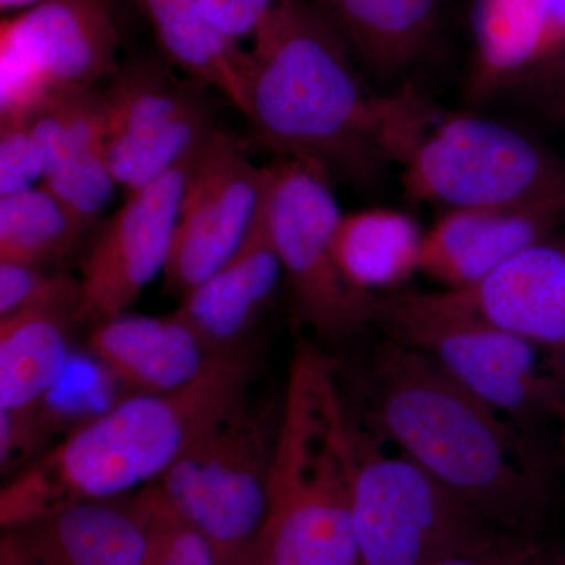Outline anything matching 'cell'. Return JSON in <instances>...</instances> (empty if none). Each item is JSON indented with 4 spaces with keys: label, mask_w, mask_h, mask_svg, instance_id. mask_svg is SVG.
<instances>
[{
    "label": "cell",
    "mask_w": 565,
    "mask_h": 565,
    "mask_svg": "<svg viewBox=\"0 0 565 565\" xmlns=\"http://www.w3.org/2000/svg\"><path fill=\"white\" fill-rule=\"evenodd\" d=\"M252 39L243 115L267 150L356 184L399 162L430 104L412 90H370L351 44L318 6L280 0Z\"/></svg>",
    "instance_id": "1"
},
{
    "label": "cell",
    "mask_w": 565,
    "mask_h": 565,
    "mask_svg": "<svg viewBox=\"0 0 565 565\" xmlns=\"http://www.w3.org/2000/svg\"><path fill=\"white\" fill-rule=\"evenodd\" d=\"M256 371L258 353L248 344L214 353L191 384L131 394L82 423L2 487V526L17 530L61 505L154 484L212 419L247 396Z\"/></svg>",
    "instance_id": "2"
},
{
    "label": "cell",
    "mask_w": 565,
    "mask_h": 565,
    "mask_svg": "<svg viewBox=\"0 0 565 565\" xmlns=\"http://www.w3.org/2000/svg\"><path fill=\"white\" fill-rule=\"evenodd\" d=\"M370 377L375 422L404 456L493 525L527 534L544 489L494 408L390 338L375 349Z\"/></svg>",
    "instance_id": "3"
},
{
    "label": "cell",
    "mask_w": 565,
    "mask_h": 565,
    "mask_svg": "<svg viewBox=\"0 0 565 565\" xmlns=\"http://www.w3.org/2000/svg\"><path fill=\"white\" fill-rule=\"evenodd\" d=\"M352 426L326 356L300 344L278 419L258 541L267 565H360Z\"/></svg>",
    "instance_id": "4"
},
{
    "label": "cell",
    "mask_w": 565,
    "mask_h": 565,
    "mask_svg": "<svg viewBox=\"0 0 565 565\" xmlns=\"http://www.w3.org/2000/svg\"><path fill=\"white\" fill-rule=\"evenodd\" d=\"M374 323L390 340L426 353L498 414L531 418L563 411L564 366L544 360L556 351L465 310L445 289L379 294Z\"/></svg>",
    "instance_id": "5"
},
{
    "label": "cell",
    "mask_w": 565,
    "mask_h": 565,
    "mask_svg": "<svg viewBox=\"0 0 565 565\" xmlns=\"http://www.w3.org/2000/svg\"><path fill=\"white\" fill-rule=\"evenodd\" d=\"M399 166L408 196L446 211L565 212V163L533 137L492 118L430 110Z\"/></svg>",
    "instance_id": "6"
},
{
    "label": "cell",
    "mask_w": 565,
    "mask_h": 565,
    "mask_svg": "<svg viewBox=\"0 0 565 565\" xmlns=\"http://www.w3.org/2000/svg\"><path fill=\"white\" fill-rule=\"evenodd\" d=\"M352 511L360 565H434L509 534L407 456L352 426Z\"/></svg>",
    "instance_id": "7"
},
{
    "label": "cell",
    "mask_w": 565,
    "mask_h": 565,
    "mask_svg": "<svg viewBox=\"0 0 565 565\" xmlns=\"http://www.w3.org/2000/svg\"><path fill=\"white\" fill-rule=\"evenodd\" d=\"M278 419L244 396L212 419L154 482L217 552L218 559L258 544L267 508Z\"/></svg>",
    "instance_id": "8"
},
{
    "label": "cell",
    "mask_w": 565,
    "mask_h": 565,
    "mask_svg": "<svg viewBox=\"0 0 565 565\" xmlns=\"http://www.w3.org/2000/svg\"><path fill=\"white\" fill-rule=\"evenodd\" d=\"M264 212L297 313L321 340L344 341L375 322L379 294L356 291L333 255L341 212L332 174L303 159L267 167Z\"/></svg>",
    "instance_id": "9"
},
{
    "label": "cell",
    "mask_w": 565,
    "mask_h": 565,
    "mask_svg": "<svg viewBox=\"0 0 565 565\" xmlns=\"http://www.w3.org/2000/svg\"><path fill=\"white\" fill-rule=\"evenodd\" d=\"M107 0L32 7L0 24V118H32L52 99L92 90L117 70Z\"/></svg>",
    "instance_id": "10"
},
{
    "label": "cell",
    "mask_w": 565,
    "mask_h": 565,
    "mask_svg": "<svg viewBox=\"0 0 565 565\" xmlns=\"http://www.w3.org/2000/svg\"><path fill=\"white\" fill-rule=\"evenodd\" d=\"M267 167L252 161L232 134L215 129L196 151L180 204L166 285L185 294L228 262L262 211Z\"/></svg>",
    "instance_id": "11"
},
{
    "label": "cell",
    "mask_w": 565,
    "mask_h": 565,
    "mask_svg": "<svg viewBox=\"0 0 565 565\" xmlns=\"http://www.w3.org/2000/svg\"><path fill=\"white\" fill-rule=\"evenodd\" d=\"M195 154L128 195L111 215L85 256L76 321L96 326L125 315L156 275L166 270Z\"/></svg>",
    "instance_id": "12"
},
{
    "label": "cell",
    "mask_w": 565,
    "mask_h": 565,
    "mask_svg": "<svg viewBox=\"0 0 565 565\" xmlns=\"http://www.w3.org/2000/svg\"><path fill=\"white\" fill-rule=\"evenodd\" d=\"M470 32L473 57L465 95L471 104L563 74L565 0H473Z\"/></svg>",
    "instance_id": "13"
},
{
    "label": "cell",
    "mask_w": 565,
    "mask_h": 565,
    "mask_svg": "<svg viewBox=\"0 0 565 565\" xmlns=\"http://www.w3.org/2000/svg\"><path fill=\"white\" fill-rule=\"evenodd\" d=\"M31 129L41 185L92 226L117 188L107 162L104 96L93 88L58 96L33 115Z\"/></svg>",
    "instance_id": "14"
},
{
    "label": "cell",
    "mask_w": 565,
    "mask_h": 565,
    "mask_svg": "<svg viewBox=\"0 0 565 565\" xmlns=\"http://www.w3.org/2000/svg\"><path fill=\"white\" fill-rule=\"evenodd\" d=\"M445 291L493 326L565 352V236L531 245L475 285Z\"/></svg>",
    "instance_id": "15"
},
{
    "label": "cell",
    "mask_w": 565,
    "mask_h": 565,
    "mask_svg": "<svg viewBox=\"0 0 565 565\" xmlns=\"http://www.w3.org/2000/svg\"><path fill=\"white\" fill-rule=\"evenodd\" d=\"M565 212L550 207H470L446 211L424 234L419 273L462 289L531 245L555 236Z\"/></svg>",
    "instance_id": "16"
},
{
    "label": "cell",
    "mask_w": 565,
    "mask_h": 565,
    "mask_svg": "<svg viewBox=\"0 0 565 565\" xmlns=\"http://www.w3.org/2000/svg\"><path fill=\"white\" fill-rule=\"evenodd\" d=\"M266 195V193H264ZM282 267L262 211L241 247L217 273L200 282L173 311L210 355L247 344L250 330L277 292Z\"/></svg>",
    "instance_id": "17"
},
{
    "label": "cell",
    "mask_w": 565,
    "mask_h": 565,
    "mask_svg": "<svg viewBox=\"0 0 565 565\" xmlns=\"http://www.w3.org/2000/svg\"><path fill=\"white\" fill-rule=\"evenodd\" d=\"M87 351L132 394H161L191 384L212 355L177 315H120L93 326Z\"/></svg>",
    "instance_id": "18"
},
{
    "label": "cell",
    "mask_w": 565,
    "mask_h": 565,
    "mask_svg": "<svg viewBox=\"0 0 565 565\" xmlns=\"http://www.w3.org/2000/svg\"><path fill=\"white\" fill-rule=\"evenodd\" d=\"M11 531L36 565H143L150 535L147 498L140 492L128 503L76 501Z\"/></svg>",
    "instance_id": "19"
},
{
    "label": "cell",
    "mask_w": 565,
    "mask_h": 565,
    "mask_svg": "<svg viewBox=\"0 0 565 565\" xmlns=\"http://www.w3.org/2000/svg\"><path fill=\"white\" fill-rule=\"evenodd\" d=\"M316 6L367 68L393 79L429 50L445 0H319Z\"/></svg>",
    "instance_id": "20"
},
{
    "label": "cell",
    "mask_w": 565,
    "mask_h": 565,
    "mask_svg": "<svg viewBox=\"0 0 565 565\" xmlns=\"http://www.w3.org/2000/svg\"><path fill=\"white\" fill-rule=\"evenodd\" d=\"M424 234L415 218L401 211L349 212L334 232V262L353 289L377 294L419 273Z\"/></svg>",
    "instance_id": "21"
},
{
    "label": "cell",
    "mask_w": 565,
    "mask_h": 565,
    "mask_svg": "<svg viewBox=\"0 0 565 565\" xmlns=\"http://www.w3.org/2000/svg\"><path fill=\"white\" fill-rule=\"evenodd\" d=\"M71 315L22 310L0 316V411L46 401L70 362Z\"/></svg>",
    "instance_id": "22"
},
{
    "label": "cell",
    "mask_w": 565,
    "mask_h": 565,
    "mask_svg": "<svg viewBox=\"0 0 565 565\" xmlns=\"http://www.w3.org/2000/svg\"><path fill=\"white\" fill-rule=\"evenodd\" d=\"M169 61L204 87L222 92L243 114L245 51L223 36L200 0H137Z\"/></svg>",
    "instance_id": "23"
},
{
    "label": "cell",
    "mask_w": 565,
    "mask_h": 565,
    "mask_svg": "<svg viewBox=\"0 0 565 565\" xmlns=\"http://www.w3.org/2000/svg\"><path fill=\"white\" fill-rule=\"evenodd\" d=\"M90 225L44 185L0 196V262L43 267L76 250Z\"/></svg>",
    "instance_id": "24"
},
{
    "label": "cell",
    "mask_w": 565,
    "mask_h": 565,
    "mask_svg": "<svg viewBox=\"0 0 565 565\" xmlns=\"http://www.w3.org/2000/svg\"><path fill=\"white\" fill-rule=\"evenodd\" d=\"M203 103L199 93L158 66L134 65L118 74L104 95L107 141L154 136Z\"/></svg>",
    "instance_id": "25"
},
{
    "label": "cell",
    "mask_w": 565,
    "mask_h": 565,
    "mask_svg": "<svg viewBox=\"0 0 565 565\" xmlns=\"http://www.w3.org/2000/svg\"><path fill=\"white\" fill-rule=\"evenodd\" d=\"M148 552L143 565H221L214 546L167 503L158 487H145Z\"/></svg>",
    "instance_id": "26"
},
{
    "label": "cell",
    "mask_w": 565,
    "mask_h": 565,
    "mask_svg": "<svg viewBox=\"0 0 565 565\" xmlns=\"http://www.w3.org/2000/svg\"><path fill=\"white\" fill-rule=\"evenodd\" d=\"M81 281L43 267L0 262V316L22 310L62 311L77 318Z\"/></svg>",
    "instance_id": "27"
},
{
    "label": "cell",
    "mask_w": 565,
    "mask_h": 565,
    "mask_svg": "<svg viewBox=\"0 0 565 565\" xmlns=\"http://www.w3.org/2000/svg\"><path fill=\"white\" fill-rule=\"evenodd\" d=\"M43 181L31 118H0V196L36 188Z\"/></svg>",
    "instance_id": "28"
},
{
    "label": "cell",
    "mask_w": 565,
    "mask_h": 565,
    "mask_svg": "<svg viewBox=\"0 0 565 565\" xmlns=\"http://www.w3.org/2000/svg\"><path fill=\"white\" fill-rule=\"evenodd\" d=\"M51 415L44 403L22 411H0V467L2 473L17 470L43 441Z\"/></svg>",
    "instance_id": "29"
},
{
    "label": "cell",
    "mask_w": 565,
    "mask_h": 565,
    "mask_svg": "<svg viewBox=\"0 0 565 565\" xmlns=\"http://www.w3.org/2000/svg\"><path fill=\"white\" fill-rule=\"evenodd\" d=\"M278 2L280 0H200V6L211 24L237 43L244 36H253Z\"/></svg>",
    "instance_id": "30"
},
{
    "label": "cell",
    "mask_w": 565,
    "mask_h": 565,
    "mask_svg": "<svg viewBox=\"0 0 565 565\" xmlns=\"http://www.w3.org/2000/svg\"><path fill=\"white\" fill-rule=\"evenodd\" d=\"M541 555V545L530 534L509 533L497 544L434 565H531Z\"/></svg>",
    "instance_id": "31"
},
{
    "label": "cell",
    "mask_w": 565,
    "mask_h": 565,
    "mask_svg": "<svg viewBox=\"0 0 565 565\" xmlns=\"http://www.w3.org/2000/svg\"><path fill=\"white\" fill-rule=\"evenodd\" d=\"M218 563L221 565H267L258 544L244 550V552L236 553V555L222 557Z\"/></svg>",
    "instance_id": "32"
},
{
    "label": "cell",
    "mask_w": 565,
    "mask_h": 565,
    "mask_svg": "<svg viewBox=\"0 0 565 565\" xmlns=\"http://www.w3.org/2000/svg\"><path fill=\"white\" fill-rule=\"evenodd\" d=\"M51 2H73V0H0V9L7 10H22L32 9V7L43 6V3Z\"/></svg>",
    "instance_id": "33"
},
{
    "label": "cell",
    "mask_w": 565,
    "mask_h": 565,
    "mask_svg": "<svg viewBox=\"0 0 565 565\" xmlns=\"http://www.w3.org/2000/svg\"><path fill=\"white\" fill-rule=\"evenodd\" d=\"M531 565H565V557H559V559H553V561H550V563H545V564H535V561H534V563Z\"/></svg>",
    "instance_id": "34"
},
{
    "label": "cell",
    "mask_w": 565,
    "mask_h": 565,
    "mask_svg": "<svg viewBox=\"0 0 565 565\" xmlns=\"http://www.w3.org/2000/svg\"><path fill=\"white\" fill-rule=\"evenodd\" d=\"M561 418H563V422H564V446H565V404H564L563 411H561Z\"/></svg>",
    "instance_id": "35"
},
{
    "label": "cell",
    "mask_w": 565,
    "mask_h": 565,
    "mask_svg": "<svg viewBox=\"0 0 565 565\" xmlns=\"http://www.w3.org/2000/svg\"><path fill=\"white\" fill-rule=\"evenodd\" d=\"M564 84H565V82H564Z\"/></svg>",
    "instance_id": "36"
}]
</instances>
